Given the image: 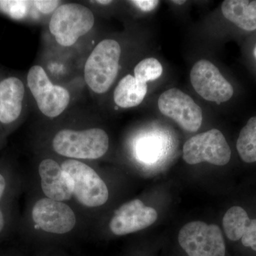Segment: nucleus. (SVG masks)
<instances>
[{
    "mask_svg": "<svg viewBox=\"0 0 256 256\" xmlns=\"http://www.w3.org/2000/svg\"><path fill=\"white\" fill-rule=\"evenodd\" d=\"M94 24L95 16L88 8L78 3H66L52 14L48 28L58 44L69 47L92 31Z\"/></svg>",
    "mask_w": 256,
    "mask_h": 256,
    "instance_id": "7ed1b4c3",
    "label": "nucleus"
},
{
    "mask_svg": "<svg viewBox=\"0 0 256 256\" xmlns=\"http://www.w3.org/2000/svg\"><path fill=\"white\" fill-rule=\"evenodd\" d=\"M5 186H6V182H5L4 176L0 174V200H1L3 194H4Z\"/></svg>",
    "mask_w": 256,
    "mask_h": 256,
    "instance_id": "412c9836",
    "label": "nucleus"
},
{
    "mask_svg": "<svg viewBox=\"0 0 256 256\" xmlns=\"http://www.w3.org/2000/svg\"><path fill=\"white\" fill-rule=\"evenodd\" d=\"M38 174L41 178L42 191L47 198L64 202L73 196V181L55 160H42L38 165Z\"/></svg>",
    "mask_w": 256,
    "mask_h": 256,
    "instance_id": "f8f14e48",
    "label": "nucleus"
},
{
    "mask_svg": "<svg viewBox=\"0 0 256 256\" xmlns=\"http://www.w3.org/2000/svg\"><path fill=\"white\" fill-rule=\"evenodd\" d=\"M130 2L143 12H150L156 9L160 2L156 0H134Z\"/></svg>",
    "mask_w": 256,
    "mask_h": 256,
    "instance_id": "aec40b11",
    "label": "nucleus"
},
{
    "mask_svg": "<svg viewBox=\"0 0 256 256\" xmlns=\"http://www.w3.org/2000/svg\"><path fill=\"white\" fill-rule=\"evenodd\" d=\"M158 216L154 208L146 206L140 200H134L114 212L109 227L114 235H127L150 226Z\"/></svg>",
    "mask_w": 256,
    "mask_h": 256,
    "instance_id": "9b49d317",
    "label": "nucleus"
},
{
    "mask_svg": "<svg viewBox=\"0 0 256 256\" xmlns=\"http://www.w3.org/2000/svg\"><path fill=\"white\" fill-rule=\"evenodd\" d=\"M236 148L239 156L245 162H256V116L250 118L242 128Z\"/></svg>",
    "mask_w": 256,
    "mask_h": 256,
    "instance_id": "f3484780",
    "label": "nucleus"
},
{
    "mask_svg": "<svg viewBox=\"0 0 256 256\" xmlns=\"http://www.w3.org/2000/svg\"><path fill=\"white\" fill-rule=\"evenodd\" d=\"M4 216H3L2 212L1 210H0V232H2L3 228H4Z\"/></svg>",
    "mask_w": 256,
    "mask_h": 256,
    "instance_id": "4be33fe9",
    "label": "nucleus"
},
{
    "mask_svg": "<svg viewBox=\"0 0 256 256\" xmlns=\"http://www.w3.org/2000/svg\"><path fill=\"white\" fill-rule=\"evenodd\" d=\"M158 107L162 114L188 132H196L201 127L203 120L201 108L180 89L171 88L163 92L158 100Z\"/></svg>",
    "mask_w": 256,
    "mask_h": 256,
    "instance_id": "6e6552de",
    "label": "nucleus"
},
{
    "mask_svg": "<svg viewBox=\"0 0 256 256\" xmlns=\"http://www.w3.org/2000/svg\"><path fill=\"white\" fill-rule=\"evenodd\" d=\"M172 2L175 3V4H182L185 2V1H172Z\"/></svg>",
    "mask_w": 256,
    "mask_h": 256,
    "instance_id": "b1692460",
    "label": "nucleus"
},
{
    "mask_svg": "<svg viewBox=\"0 0 256 256\" xmlns=\"http://www.w3.org/2000/svg\"><path fill=\"white\" fill-rule=\"evenodd\" d=\"M96 2L99 4L108 5L110 4V3L112 2V1H108V0L104 1V0H100V1H96Z\"/></svg>",
    "mask_w": 256,
    "mask_h": 256,
    "instance_id": "5701e85b",
    "label": "nucleus"
},
{
    "mask_svg": "<svg viewBox=\"0 0 256 256\" xmlns=\"http://www.w3.org/2000/svg\"><path fill=\"white\" fill-rule=\"evenodd\" d=\"M232 151L222 132L217 129L196 134L188 139L183 146V159L188 164L207 162L224 166L228 164Z\"/></svg>",
    "mask_w": 256,
    "mask_h": 256,
    "instance_id": "0eeeda50",
    "label": "nucleus"
},
{
    "mask_svg": "<svg viewBox=\"0 0 256 256\" xmlns=\"http://www.w3.org/2000/svg\"><path fill=\"white\" fill-rule=\"evenodd\" d=\"M34 5L42 14H53L60 6V1H34Z\"/></svg>",
    "mask_w": 256,
    "mask_h": 256,
    "instance_id": "6ab92c4d",
    "label": "nucleus"
},
{
    "mask_svg": "<svg viewBox=\"0 0 256 256\" xmlns=\"http://www.w3.org/2000/svg\"><path fill=\"white\" fill-rule=\"evenodd\" d=\"M162 72V66L159 60L154 58H144L134 67V76L139 82L148 84L159 78Z\"/></svg>",
    "mask_w": 256,
    "mask_h": 256,
    "instance_id": "a211bd4d",
    "label": "nucleus"
},
{
    "mask_svg": "<svg viewBox=\"0 0 256 256\" xmlns=\"http://www.w3.org/2000/svg\"><path fill=\"white\" fill-rule=\"evenodd\" d=\"M190 80L194 89L204 99L220 104L234 95V88L220 70L207 60H200L192 67Z\"/></svg>",
    "mask_w": 256,
    "mask_h": 256,
    "instance_id": "1a4fd4ad",
    "label": "nucleus"
},
{
    "mask_svg": "<svg viewBox=\"0 0 256 256\" xmlns=\"http://www.w3.org/2000/svg\"><path fill=\"white\" fill-rule=\"evenodd\" d=\"M254 56H255V58H256V46H255V48H254Z\"/></svg>",
    "mask_w": 256,
    "mask_h": 256,
    "instance_id": "393cba45",
    "label": "nucleus"
},
{
    "mask_svg": "<svg viewBox=\"0 0 256 256\" xmlns=\"http://www.w3.org/2000/svg\"><path fill=\"white\" fill-rule=\"evenodd\" d=\"M62 169L68 173L74 184V196L87 207H98L108 200V188L95 170L79 160L63 162Z\"/></svg>",
    "mask_w": 256,
    "mask_h": 256,
    "instance_id": "20e7f679",
    "label": "nucleus"
},
{
    "mask_svg": "<svg viewBox=\"0 0 256 256\" xmlns=\"http://www.w3.org/2000/svg\"><path fill=\"white\" fill-rule=\"evenodd\" d=\"M32 216L34 222L47 233L67 234L76 224L75 214L70 206L48 198H41L35 204Z\"/></svg>",
    "mask_w": 256,
    "mask_h": 256,
    "instance_id": "9d476101",
    "label": "nucleus"
},
{
    "mask_svg": "<svg viewBox=\"0 0 256 256\" xmlns=\"http://www.w3.org/2000/svg\"><path fill=\"white\" fill-rule=\"evenodd\" d=\"M52 146L57 154L69 159L97 160L107 152L109 138L100 128L64 129L55 134Z\"/></svg>",
    "mask_w": 256,
    "mask_h": 256,
    "instance_id": "f03ea898",
    "label": "nucleus"
},
{
    "mask_svg": "<svg viewBox=\"0 0 256 256\" xmlns=\"http://www.w3.org/2000/svg\"><path fill=\"white\" fill-rule=\"evenodd\" d=\"M224 232L233 242L242 238L244 246L256 252V220H250L244 208L233 206L227 210L223 218Z\"/></svg>",
    "mask_w": 256,
    "mask_h": 256,
    "instance_id": "4468645a",
    "label": "nucleus"
},
{
    "mask_svg": "<svg viewBox=\"0 0 256 256\" xmlns=\"http://www.w3.org/2000/svg\"><path fill=\"white\" fill-rule=\"evenodd\" d=\"M26 82L38 109L46 117H58L68 108L70 92L65 88L54 85L41 66H33L28 70Z\"/></svg>",
    "mask_w": 256,
    "mask_h": 256,
    "instance_id": "39448f33",
    "label": "nucleus"
},
{
    "mask_svg": "<svg viewBox=\"0 0 256 256\" xmlns=\"http://www.w3.org/2000/svg\"><path fill=\"white\" fill-rule=\"evenodd\" d=\"M148 92V84L139 82L132 75H126L120 80L114 90L116 105L122 108L139 106Z\"/></svg>",
    "mask_w": 256,
    "mask_h": 256,
    "instance_id": "dca6fc26",
    "label": "nucleus"
},
{
    "mask_svg": "<svg viewBox=\"0 0 256 256\" xmlns=\"http://www.w3.org/2000/svg\"><path fill=\"white\" fill-rule=\"evenodd\" d=\"M25 86L21 79L15 76L0 80V122L13 124L22 114Z\"/></svg>",
    "mask_w": 256,
    "mask_h": 256,
    "instance_id": "ddd939ff",
    "label": "nucleus"
},
{
    "mask_svg": "<svg viewBox=\"0 0 256 256\" xmlns=\"http://www.w3.org/2000/svg\"><path fill=\"white\" fill-rule=\"evenodd\" d=\"M178 240L188 256H225L222 230L215 224L190 222L180 230Z\"/></svg>",
    "mask_w": 256,
    "mask_h": 256,
    "instance_id": "423d86ee",
    "label": "nucleus"
},
{
    "mask_svg": "<svg viewBox=\"0 0 256 256\" xmlns=\"http://www.w3.org/2000/svg\"><path fill=\"white\" fill-rule=\"evenodd\" d=\"M222 11L226 20L246 31L256 30V0H225Z\"/></svg>",
    "mask_w": 256,
    "mask_h": 256,
    "instance_id": "2eb2a0df",
    "label": "nucleus"
},
{
    "mask_svg": "<svg viewBox=\"0 0 256 256\" xmlns=\"http://www.w3.org/2000/svg\"><path fill=\"white\" fill-rule=\"evenodd\" d=\"M121 47L117 41L106 38L99 42L88 57L84 78L96 94L107 92L118 75Z\"/></svg>",
    "mask_w": 256,
    "mask_h": 256,
    "instance_id": "f257e3e1",
    "label": "nucleus"
}]
</instances>
